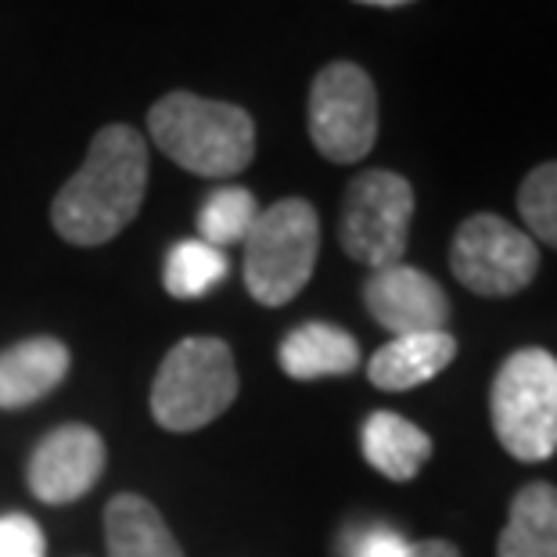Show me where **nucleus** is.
Listing matches in <instances>:
<instances>
[{
    "label": "nucleus",
    "mask_w": 557,
    "mask_h": 557,
    "mask_svg": "<svg viewBox=\"0 0 557 557\" xmlns=\"http://www.w3.org/2000/svg\"><path fill=\"white\" fill-rule=\"evenodd\" d=\"M357 4H367V8H403V4H413V0H357Z\"/></svg>",
    "instance_id": "obj_23"
},
{
    "label": "nucleus",
    "mask_w": 557,
    "mask_h": 557,
    "mask_svg": "<svg viewBox=\"0 0 557 557\" xmlns=\"http://www.w3.org/2000/svg\"><path fill=\"white\" fill-rule=\"evenodd\" d=\"M363 302L371 317L393 335H418V331H446L449 299L438 284L418 267L396 263L374 270L363 284Z\"/></svg>",
    "instance_id": "obj_10"
},
{
    "label": "nucleus",
    "mask_w": 557,
    "mask_h": 557,
    "mask_svg": "<svg viewBox=\"0 0 557 557\" xmlns=\"http://www.w3.org/2000/svg\"><path fill=\"white\" fill-rule=\"evenodd\" d=\"M69 374L65 342L51 335L26 338L0 352V410H22L51 396Z\"/></svg>",
    "instance_id": "obj_11"
},
{
    "label": "nucleus",
    "mask_w": 557,
    "mask_h": 557,
    "mask_svg": "<svg viewBox=\"0 0 557 557\" xmlns=\"http://www.w3.org/2000/svg\"><path fill=\"white\" fill-rule=\"evenodd\" d=\"M496 557H557V485L532 482L515 496Z\"/></svg>",
    "instance_id": "obj_16"
},
{
    "label": "nucleus",
    "mask_w": 557,
    "mask_h": 557,
    "mask_svg": "<svg viewBox=\"0 0 557 557\" xmlns=\"http://www.w3.org/2000/svg\"><path fill=\"white\" fill-rule=\"evenodd\" d=\"M518 209L532 238L557 248V162L536 165L518 187Z\"/></svg>",
    "instance_id": "obj_19"
},
{
    "label": "nucleus",
    "mask_w": 557,
    "mask_h": 557,
    "mask_svg": "<svg viewBox=\"0 0 557 557\" xmlns=\"http://www.w3.org/2000/svg\"><path fill=\"white\" fill-rule=\"evenodd\" d=\"M259 212L263 209L256 206L252 191H245V187H216L198 209V238L216 248L245 245Z\"/></svg>",
    "instance_id": "obj_18"
},
{
    "label": "nucleus",
    "mask_w": 557,
    "mask_h": 557,
    "mask_svg": "<svg viewBox=\"0 0 557 557\" xmlns=\"http://www.w3.org/2000/svg\"><path fill=\"white\" fill-rule=\"evenodd\" d=\"M104 471V443L90 424H62L33 449L26 482L44 504H73Z\"/></svg>",
    "instance_id": "obj_9"
},
{
    "label": "nucleus",
    "mask_w": 557,
    "mask_h": 557,
    "mask_svg": "<svg viewBox=\"0 0 557 557\" xmlns=\"http://www.w3.org/2000/svg\"><path fill=\"white\" fill-rule=\"evenodd\" d=\"M148 191V145L134 126H101L90 151L51 206V223L69 245H104L140 212Z\"/></svg>",
    "instance_id": "obj_1"
},
{
    "label": "nucleus",
    "mask_w": 557,
    "mask_h": 557,
    "mask_svg": "<svg viewBox=\"0 0 557 557\" xmlns=\"http://www.w3.org/2000/svg\"><path fill=\"white\" fill-rule=\"evenodd\" d=\"M320 220L306 198H281L259 212L245 238V288L256 302L284 306L313 277Z\"/></svg>",
    "instance_id": "obj_5"
},
{
    "label": "nucleus",
    "mask_w": 557,
    "mask_h": 557,
    "mask_svg": "<svg viewBox=\"0 0 557 557\" xmlns=\"http://www.w3.org/2000/svg\"><path fill=\"white\" fill-rule=\"evenodd\" d=\"M407 557H460V550L446 540H421V543H410Z\"/></svg>",
    "instance_id": "obj_22"
},
{
    "label": "nucleus",
    "mask_w": 557,
    "mask_h": 557,
    "mask_svg": "<svg viewBox=\"0 0 557 557\" xmlns=\"http://www.w3.org/2000/svg\"><path fill=\"white\" fill-rule=\"evenodd\" d=\"M47 543L29 515H0V557H44Z\"/></svg>",
    "instance_id": "obj_21"
},
{
    "label": "nucleus",
    "mask_w": 557,
    "mask_h": 557,
    "mask_svg": "<svg viewBox=\"0 0 557 557\" xmlns=\"http://www.w3.org/2000/svg\"><path fill=\"white\" fill-rule=\"evenodd\" d=\"M310 140L327 162H360L377 140V90L357 62H331L310 87Z\"/></svg>",
    "instance_id": "obj_8"
},
{
    "label": "nucleus",
    "mask_w": 557,
    "mask_h": 557,
    "mask_svg": "<svg viewBox=\"0 0 557 557\" xmlns=\"http://www.w3.org/2000/svg\"><path fill=\"white\" fill-rule=\"evenodd\" d=\"M457 357V338L449 331H418V335H396L385 342L367 363L371 385L385 393H407L435 374H443Z\"/></svg>",
    "instance_id": "obj_12"
},
{
    "label": "nucleus",
    "mask_w": 557,
    "mask_h": 557,
    "mask_svg": "<svg viewBox=\"0 0 557 557\" xmlns=\"http://www.w3.org/2000/svg\"><path fill=\"white\" fill-rule=\"evenodd\" d=\"M104 543L109 557H184L162 515L137 493L112 496L104 507Z\"/></svg>",
    "instance_id": "obj_14"
},
{
    "label": "nucleus",
    "mask_w": 557,
    "mask_h": 557,
    "mask_svg": "<svg viewBox=\"0 0 557 557\" xmlns=\"http://www.w3.org/2000/svg\"><path fill=\"white\" fill-rule=\"evenodd\" d=\"M231 274V259L223 248L201 242V238H187L176 242L165 256V270H162V284L173 299H201V295L216 292Z\"/></svg>",
    "instance_id": "obj_17"
},
{
    "label": "nucleus",
    "mask_w": 557,
    "mask_h": 557,
    "mask_svg": "<svg viewBox=\"0 0 557 557\" xmlns=\"http://www.w3.org/2000/svg\"><path fill=\"white\" fill-rule=\"evenodd\" d=\"M277 363L295 382L342 377L360 367V346L349 331H342L335 324H302L281 342Z\"/></svg>",
    "instance_id": "obj_13"
},
{
    "label": "nucleus",
    "mask_w": 557,
    "mask_h": 557,
    "mask_svg": "<svg viewBox=\"0 0 557 557\" xmlns=\"http://www.w3.org/2000/svg\"><path fill=\"white\" fill-rule=\"evenodd\" d=\"M148 129L162 156L209 181L238 176L256 156V123L242 104L187 90H173L151 104Z\"/></svg>",
    "instance_id": "obj_2"
},
{
    "label": "nucleus",
    "mask_w": 557,
    "mask_h": 557,
    "mask_svg": "<svg viewBox=\"0 0 557 557\" xmlns=\"http://www.w3.org/2000/svg\"><path fill=\"white\" fill-rule=\"evenodd\" d=\"M410 540L388 525H363L342 540V557H407Z\"/></svg>",
    "instance_id": "obj_20"
},
{
    "label": "nucleus",
    "mask_w": 557,
    "mask_h": 557,
    "mask_svg": "<svg viewBox=\"0 0 557 557\" xmlns=\"http://www.w3.org/2000/svg\"><path fill=\"white\" fill-rule=\"evenodd\" d=\"M238 396L231 346L223 338H184L165 352L151 385V413L165 432H198Z\"/></svg>",
    "instance_id": "obj_4"
},
{
    "label": "nucleus",
    "mask_w": 557,
    "mask_h": 557,
    "mask_svg": "<svg viewBox=\"0 0 557 557\" xmlns=\"http://www.w3.org/2000/svg\"><path fill=\"white\" fill-rule=\"evenodd\" d=\"M493 432L521 465L557 454V360L547 349H518L504 360L490 393Z\"/></svg>",
    "instance_id": "obj_3"
},
{
    "label": "nucleus",
    "mask_w": 557,
    "mask_h": 557,
    "mask_svg": "<svg viewBox=\"0 0 557 557\" xmlns=\"http://www.w3.org/2000/svg\"><path fill=\"white\" fill-rule=\"evenodd\" d=\"M413 220V187L399 173L367 170L346 187L338 238L349 259L385 270L403 263Z\"/></svg>",
    "instance_id": "obj_6"
},
{
    "label": "nucleus",
    "mask_w": 557,
    "mask_h": 557,
    "mask_svg": "<svg viewBox=\"0 0 557 557\" xmlns=\"http://www.w3.org/2000/svg\"><path fill=\"white\" fill-rule=\"evenodd\" d=\"M363 457L374 471H382L393 482H410L418 471L429 465L432 438L418 424L399 418L393 410H377L363 421Z\"/></svg>",
    "instance_id": "obj_15"
},
{
    "label": "nucleus",
    "mask_w": 557,
    "mask_h": 557,
    "mask_svg": "<svg viewBox=\"0 0 557 557\" xmlns=\"http://www.w3.org/2000/svg\"><path fill=\"white\" fill-rule=\"evenodd\" d=\"M449 270L468 292L507 299L529 288L540 270V248L525 231L496 212H475L457 227L449 245Z\"/></svg>",
    "instance_id": "obj_7"
}]
</instances>
